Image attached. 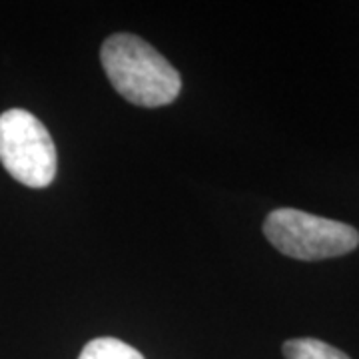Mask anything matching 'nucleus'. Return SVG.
<instances>
[{
    "mask_svg": "<svg viewBox=\"0 0 359 359\" xmlns=\"http://www.w3.org/2000/svg\"><path fill=\"white\" fill-rule=\"evenodd\" d=\"M108 80L120 96L144 108H158L174 102L182 88L178 70L134 34H114L100 50Z\"/></svg>",
    "mask_w": 359,
    "mask_h": 359,
    "instance_id": "f257e3e1",
    "label": "nucleus"
},
{
    "mask_svg": "<svg viewBox=\"0 0 359 359\" xmlns=\"http://www.w3.org/2000/svg\"><path fill=\"white\" fill-rule=\"evenodd\" d=\"M264 233L280 254L302 262L346 256L359 245L353 226L294 208L273 210L264 222Z\"/></svg>",
    "mask_w": 359,
    "mask_h": 359,
    "instance_id": "f03ea898",
    "label": "nucleus"
},
{
    "mask_svg": "<svg viewBox=\"0 0 359 359\" xmlns=\"http://www.w3.org/2000/svg\"><path fill=\"white\" fill-rule=\"evenodd\" d=\"M0 162L28 188H46L56 178V146L46 126L28 110L0 114Z\"/></svg>",
    "mask_w": 359,
    "mask_h": 359,
    "instance_id": "7ed1b4c3",
    "label": "nucleus"
},
{
    "mask_svg": "<svg viewBox=\"0 0 359 359\" xmlns=\"http://www.w3.org/2000/svg\"><path fill=\"white\" fill-rule=\"evenodd\" d=\"M285 359H349L341 349L313 337H299L283 344Z\"/></svg>",
    "mask_w": 359,
    "mask_h": 359,
    "instance_id": "20e7f679",
    "label": "nucleus"
},
{
    "mask_svg": "<svg viewBox=\"0 0 359 359\" xmlns=\"http://www.w3.org/2000/svg\"><path fill=\"white\" fill-rule=\"evenodd\" d=\"M78 359H144V355L116 337H98L84 346Z\"/></svg>",
    "mask_w": 359,
    "mask_h": 359,
    "instance_id": "39448f33",
    "label": "nucleus"
}]
</instances>
